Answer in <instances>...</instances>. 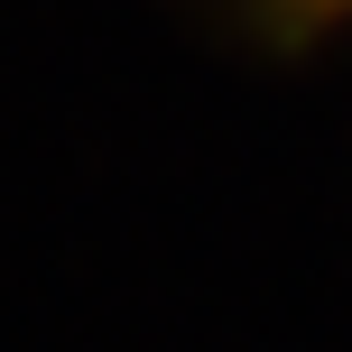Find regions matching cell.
<instances>
[{
    "instance_id": "6da1fadb",
    "label": "cell",
    "mask_w": 352,
    "mask_h": 352,
    "mask_svg": "<svg viewBox=\"0 0 352 352\" xmlns=\"http://www.w3.org/2000/svg\"><path fill=\"white\" fill-rule=\"evenodd\" d=\"M297 10H352V0H297Z\"/></svg>"
}]
</instances>
